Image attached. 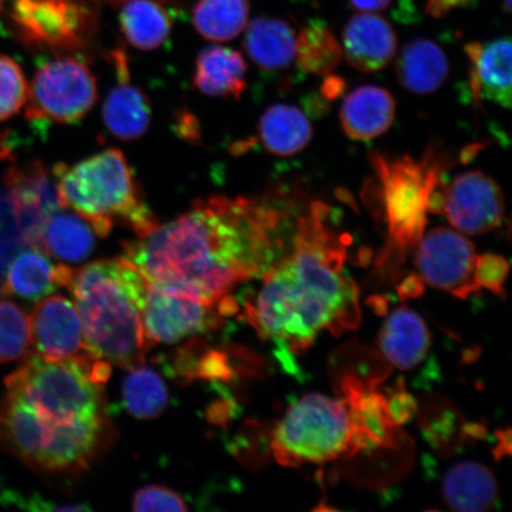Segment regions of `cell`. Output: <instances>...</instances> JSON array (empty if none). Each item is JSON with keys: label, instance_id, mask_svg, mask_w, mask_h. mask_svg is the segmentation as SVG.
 Instances as JSON below:
<instances>
[{"label": "cell", "instance_id": "32", "mask_svg": "<svg viewBox=\"0 0 512 512\" xmlns=\"http://www.w3.org/2000/svg\"><path fill=\"white\" fill-rule=\"evenodd\" d=\"M28 89L21 66L0 54V123L14 118L27 105Z\"/></svg>", "mask_w": 512, "mask_h": 512}, {"label": "cell", "instance_id": "25", "mask_svg": "<svg viewBox=\"0 0 512 512\" xmlns=\"http://www.w3.org/2000/svg\"><path fill=\"white\" fill-rule=\"evenodd\" d=\"M296 31L284 19L260 17L248 25L245 48L261 69L283 70L296 62Z\"/></svg>", "mask_w": 512, "mask_h": 512}, {"label": "cell", "instance_id": "38", "mask_svg": "<svg viewBox=\"0 0 512 512\" xmlns=\"http://www.w3.org/2000/svg\"><path fill=\"white\" fill-rule=\"evenodd\" d=\"M352 8L362 12L384 11L393 5L394 0H349Z\"/></svg>", "mask_w": 512, "mask_h": 512}, {"label": "cell", "instance_id": "21", "mask_svg": "<svg viewBox=\"0 0 512 512\" xmlns=\"http://www.w3.org/2000/svg\"><path fill=\"white\" fill-rule=\"evenodd\" d=\"M99 238L91 222L79 214L57 209L44 222L37 248L64 264H79L92 255Z\"/></svg>", "mask_w": 512, "mask_h": 512}, {"label": "cell", "instance_id": "40", "mask_svg": "<svg viewBox=\"0 0 512 512\" xmlns=\"http://www.w3.org/2000/svg\"><path fill=\"white\" fill-rule=\"evenodd\" d=\"M11 155L10 146L5 142L2 136H0V159H8Z\"/></svg>", "mask_w": 512, "mask_h": 512}, {"label": "cell", "instance_id": "41", "mask_svg": "<svg viewBox=\"0 0 512 512\" xmlns=\"http://www.w3.org/2000/svg\"><path fill=\"white\" fill-rule=\"evenodd\" d=\"M505 11H511V0H503Z\"/></svg>", "mask_w": 512, "mask_h": 512}, {"label": "cell", "instance_id": "9", "mask_svg": "<svg viewBox=\"0 0 512 512\" xmlns=\"http://www.w3.org/2000/svg\"><path fill=\"white\" fill-rule=\"evenodd\" d=\"M98 85L91 68L63 56L42 64L28 89L27 118L54 124H75L92 111Z\"/></svg>", "mask_w": 512, "mask_h": 512}, {"label": "cell", "instance_id": "8", "mask_svg": "<svg viewBox=\"0 0 512 512\" xmlns=\"http://www.w3.org/2000/svg\"><path fill=\"white\" fill-rule=\"evenodd\" d=\"M10 19L24 46L75 53L95 36L98 0H14Z\"/></svg>", "mask_w": 512, "mask_h": 512}, {"label": "cell", "instance_id": "10", "mask_svg": "<svg viewBox=\"0 0 512 512\" xmlns=\"http://www.w3.org/2000/svg\"><path fill=\"white\" fill-rule=\"evenodd\" d=\"M236 310L238 306L230 296L210 302L177 288L149 283L143 312L145 334L151 347L181 342L219 329L223 317Z\"/></svg>", "mask_w": 512, "mask_h": 512}, {"label": "cell", "instance_id": "15", "mask_svg": "<svg viewBox=\"0 0 512 512\" xmlns=\"http://www.w3.org/2000/svg\"><path fill=\"white\" fill-rule=\"evenodd\" d=\"M72 272L66 264L54 265L40 248L24 246L6 265L0 294L35 302L67 287Z\"/></svg>", "mask_w": 512, "mask_h": 512}, {"label": "cell", "instance_id": "35", "mask_svg": "<svg viewBox=\"0 0 512 512\" xmlns=\"http://www.w3.org/2000/svg\"><path fill=\"white\" fill-rule=\"evenodd\" d=\"M388 402L390 414L399 425L411 418L415 411L414 400L403 389L388 396Z\"/></svg>", "mask_w": 512, "mask_h": 512}, {"label": "cell", "instance_id": "29", "mask_svg": "<svg viewBox=\"0 0 512 512\" xmlns=\"http://www.w3.org/2000/svg\"><path fill=\"white\" fill-rule=\"evenodd\" d=\"M342 57L341 43L323 22L313 21L297 36L296 62L307 74L329 76Z\"/></svg>", "mask_w": 512, "mask_h": 512}, {"label": "cell", "instance_id": "18", "mask_svg": "<svg viewBox=\"0 0 512 512\" xmlns=\"http://www.w3.org/2000/svg\"><path fill=\"white\" fill-rule=\"evenodd\" d=\"M470 60V86L473 99L511 107V41L498 38L466 44Z\"/></svg>", "mask_w": 512, "mask_h": 512}, {"label": "cell", "instance_id": "28", "mask_svg": "<svg viewBox=\"0 0 512 512\" xmlns=\"http://www.w3.org/2000/svg\"><path fill=\"white\" fill-rule=\"evenodd\" d=\"M248 0H198L192 23L198 34L211 42H227L246 29Z\"/></svg>", "mask_w": 512, "mask_h": 512}, {"label": "cell", "instance_id": "20", "mask_svg": "<svg viewBox=\"0 0 512 512\" xmlns=\"http://www.w3.org/2000/svg\"><path fill=\"white\" fill-rule=\"evenodd\" d=\"M380 351L390 366L412 370L425 361L431 347L425 320L407 306L390 313L379 338Z\"/></svg>", "mask_w": 512, "mask_h": 512}, {"label": "cell", "instance_id": "27", "mask_svg": "<svg viewBox=\"0 0 512 512\" xmlns=\"http://www.w3.org/2000/svg\"><path fill=\"white\" fill-rule=\"evenodd\" d=\"M119 22L126 42L142 51L162 47L172 30L169 12L157 0H125Z\"/></svg>", "mask_w": 512, "mask_h": 512}, {"label": "cell", "instance_id": "3", "mask_svg": "<svg viewBox=\"0 0 512 512\" xmlns=\"http://www.w3.org/2000/svg\"><path fill=\"white\" fill-rule=\"evenodd\" d=\"M147 280L131 262L110 259L74 270L67 287L95 356L114 366L142 363L151 344L143 312Z\"/></svg>", "mask_w": 512, "mask_h": 512}, {"label": "cell", "instance_id": "31", "mask_svg": "<svg viewBox=\"0 0 512 512\" xmlns=\"http://www.w3.org/2000/svg\"><path fill=\"white\" fill-rule=\"evenodd\" d=\"M30 318L10 300L0 299V363L19 360L28 354Z\"/></svg>", "mask_w": 512, "mask_h": 512}, {"label": "cell", "instance_id": "26", "mask_svg": "<svg viewBox=\"0 0 512 512\" xmlns=\"http://www.w3.org/2000/svg\"><path fill=\"white\" fill-rule=\"evenodd\" d=\"M258 139L267 152L279 157L298 155L310 144L313 130L309 119L296 106L278 104L261 115Z\"/></svg>", "mask_w": 512, "mask_h": 512}, {"label": "cell", "instance_id": "6", "mask_svg": "<svg viewBox=\"0 0 512 512\" xmlns=\"http://www.w3.org/2000/svg\"><path fill=\"white\" fill-rule=\"evenodd\" d=\"M271 450L280 465L297 467L350 459L377 450L347 396L307 394L275 427Z\"/></svg>", "mask_w": 512, "mask_h": 512}, {"label": "cell", "instance_id": "4", "mask_svg": "<svg viewBox=\"0 0 512 512\" xmlns=\"http://www.w3.org/2000/svg\"><path fill=\"white\" fill-rule=\"evenodd\" d=\"M53 175L60 207L91 222L101 238L115 224L132 229L137 238L158 226L130 163L118 149L101 151L72 166L57 164Z\"/></svg>", "mask_w": 512, "mask_h": 512}, {"label": "cell", "instance_id": "42", "mask_svg": "<svg viewBox=\"0 0 512 512\" xmlns=\"http://www.w3.org/2000/svg\"><path fill=\"white\" fill-rule=\"evenodd\" d=\"M0 204H2V201H0Z\"/></svg>", "mask_w": 512, "mask_h": 512}, {"label": "cell", "instance_id": "5", "mask_svg": "<svg viewBox=\"0 0 512 512\" xmlns=\"http://www.w3.org/2000/svg\"><path fill=\"white\" fill-rule=\"evenodd\" d=\"M370 162L376 175L380 219L387 228L386 245L376 266L386 273L396 272L425 234L432 197L444 187V171L451 160L430 149L420 159L371 153Z\"/></svg>", "mask_w": 512, "mask_h": 512}, {"label": "cell", "instance_id": "34", "mask_svg": "<svg viewBox=\"0 0 512 512\" xmlns=\"http://www.w3.org/2000/svg\"><path fill=\"white\" fill-rule=\"evenodd\" d=\"M134 511H188L184 499L171 489L147 485L133 498Z\"/></svg>", "mask_w": 512, "mask_h": 512}, {"label": "cell", "instance_id": "17", "mask_svg": "<svg viewBox=\"0 0 512 512\" xmlns=\"http://www.w3.org/2000/svg\"><path fill=\"white\" fill-rule=\"evenodd\" d=\"M343 55L349 66L363 73H375L386 68L395 57L398 38L383 17L356 15L343 30Z\"/></svg>", "mask_w": 512, "mask_h": 512}, {"label": "cell", "instance_id": "16", "mask_svg": "<svg viewBox=\"0 0 512 512\" xmlns=\"http://www.w3.org/2000/svg\"><path fill=\"white\" fill-rule=\"evenodd\" d=\"M114 60L119 78L117 85L106 96L102 106V119L113 137L124 142H133L149 131L151 104L143 89L131 82L124 54L114 53Z\"/></svg>", "mask_w": 512, "mask_h": 512}, {"label": "cell", "instance_id": "37", "mask_svg": "<svg viewBox=\"0 0 512 512\" xmlns=\"http://www.w3.org/2000/svg\"><path fill=\"white\" fill-rule=\"evenodd\" d=\"M424 284V280L420 278L419 274L411 275V277L403 279L399 286L400 296L405 298L418 297L419 294L424 292Z\"/></svg>", "mask_w": 512, "mask_h": 512}, {"label": "cell", "instance_id": "33", "mask_svg": "<svg viewBox=\"0 0 512 512\" xmlns=\"http://www.w3.org/2000/svg\"><path fill=\"white\" fill-rule=\"evenodd\" d=\"M509 273V262L502 255L494 253L477 254L475 281L477 286L485 288L497 296H503L504 283Z\"/></svg>", "mask_w": 512, "mask_h": 512}, {"label": "cell", "instance_id": "1", "mask_svg": "<svg viewBox=\"0 0 512 512\" xmlns=\"http://www.w3.org/2000/svg\"><path fill=\"white\" fill-rule=\"evenodd\" d=\"M283 219L266 198L209 197L127 243L125 259L149 283L220 302L277 264Z\"/></svg>", "mask_w": 512, "mask_h": 512}, {"label": "cell", "instance_id": "2", "mask_svg": "<svg viewBox=\"0 0 512 512\" xmlns=\"http://www.w3.org/2000/svg\"><path fill=\"white\" fill-rule=\"evenodd\" d=\"M322 202L297 223L293 247L245 305V317L283 356L303 354L324 331L341 335L361 322L360 292L344 273L347 242Z\"/></svg>", "mask_w": 512, "mask_h": 512}, {"label": "cell", "instance_id": "13", "mask_svg": "<svg viewBox=\"0 0 512 512\" xmlns=\"http://www.w3.org/2000/svg\"><path fill=\"white\" fill-rule=\"evenodd\" d=\"M505 200L495 179L482 171L458 175L441 194L439 215L465 235H483L501 226Z\"/></svg>", "mask_w": 512, "mask_h": 512}, {"label": "cell", "instance_id": "22", "mask_svg": "<svg viewBox=\"0 0 512 512\" xmlns=\"http://www.w3.org/2000/svg\"><path fill=\"white\" fill-rule=\"evenodd\" d=\"M192 85L204 95L238 100L247 86V63L239 51L208 47L197 56Z\"/></svg>", "mask_w": 512, "mask_h": 512}, {"label": "cell", "instance_id": "23", "mask_svg": "<svg viewBox=\"0 0 512 512\" xmlns=\"http://www.w3.org/2000/svg\"><path fill=\"white\" fill-rule=\"evenodd\" d=\"M447 56L437 43L427 38H416L401 50L396 62L400 85L419 95L433 94L447 80Z\"/></svg>", "mask_w": 512, "mask_h": 512}, {"label": "cell", "instance_id": "30", "mask_svg": "<svg viewBox=\"0 0 512 512\" xmlns=\"http://www.w3.org/2000/svg\"><path fill=\"white\" fill-rule=\"evenodd\" d=\"M123 382L124 406L139 419H153L162 414L169 402V393L162 377L147 367L133 366Z\"/></svg>", "mask_w": 512, "mask_h": 512}, {"label": "cell", "instance_id": "39", "mask_svg": "<svg viewBox=\"0 0 512 512\" xmlns=\"http://www.w3.org/2000/svg\"><path fill=\"white\" fill-rule=\"evenodd\" d=\"M330 78L326 79L323 86V95L328 99H336L339 94L343 92L344 82L342 79L335 78L329 75Z\"/></svg>", "mask_w": 512, "mask_h": 512}, {"label": "cell", "instance_id": "19", "mask_svg": "<svg viewBox=\"0 0 512 512\" xmlns=\"http://www.w3.org/2000/svg\"><path fill=\"white\" fill-rule=\"evenodd\" d=\"M396 114V101L386 88L367 85L358 87L344 99L339 119L343 131L350 139H375L392 127Z\"/></svg>", "mask_w": 512, "mask_h": 512}, {"label": "cell", "instance_id": "11", "mask_svg": "<svg viewBox=\"0 0 512 512\" xmlns=\"http://www.w3.org/2000/svg\"><path fill=\"white\" fill-rule=\"evenodd\" d=\"M30 342L38 356L78 363L102 383L110 379L111 364L89 349L80 313L67 298L53 296L38 303L30 318Z\"/></svg>", "mask_w": 512, "mask_h": 512}, {"label": "cell", "instance_id": "36", "mask_svg": "<svg viewBox=\"0 0 512 512\" xmlns=\"http://www.w3.org/2000/svg\"><path fill=\"white\" fill-rule=\"evenodd\" d=\"M470 2L472 0H428L426 10L431 17L440 18Z\"/></svg>", "mask_w": 512, "mask_h": 512}, {"label": "cell", "instance_id": "12", "mask_svg": "<svg viewBox=\"0 0 512 512\" xmlns=\"http://www.w3.org/2000/svg\"><path fill=\"white\" fill-rule=\"evenodd\" d=\"M476 247L456 229L433 228L416 247L415 266L424 283L453 297L479 292L475 281Z\"/></svg>", "mask_w": 512, "mask_h": 512}, {"label": "cell", "instance_id": "7", "mask_svg": "<svg viewBox=\"0 0 512 512\" xmlns=\"http://www.w3.org/2000/svg\"><path fill=\"white\" fill-rule=\"evenodd\" d=\"M5 384L50 430L107 418L104 383L78 363L34 355L6 377Z\"/></svg>", "mask_w": 512, "mask_h": 512}, {"label": "cell", "instance_id": "14", "mask_svg": "<svg viewBox=\"0 0 512 512\" xmlns=\"http://www.w3.org/2000/svg\"><path fill=\"white\" fill-rule=\"evenodd\" d=\"M5 203L23 246L37 247L44 222L60 207L55 179L40 163L12 168L6 175Z\"/></svg>", "mask_w": 512, "mask_h": 512}, {"label": "cell", "instance_id": "24", "mask_svg": "<svg viewBox=\"0 0 512 512\" xmlns=\"http://www.w3.org/2000/svg\"><path fill=\"white\" fill-rule=\"evenodd\" d=\"M443 495L448 507L464 512L492 509L498 499L494 472L476 462H460L447 471Z\"/></svg>", "mask_w": 512, "mask_h": 512}]
</instances>
